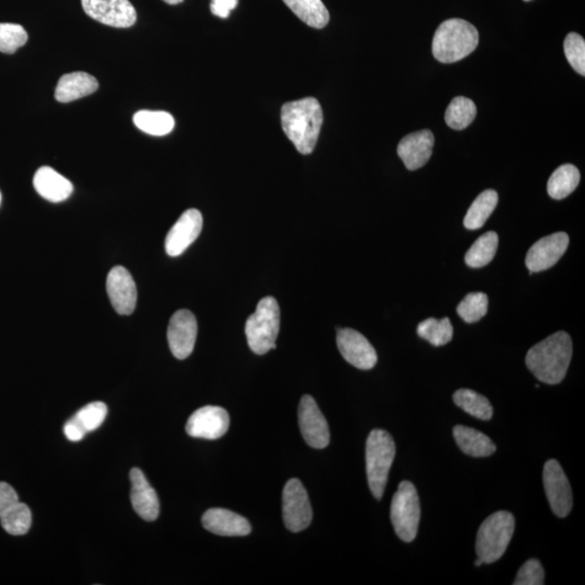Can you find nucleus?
Returning a JSON list of instances; mask_svg holds the SVG:
<instances>
[{
    "mask_svg": "<svg viewBox=\"0 0 585 585\" xmlns=\"http://www.w3.org/2000/svg\"><path fill=\"white\" fill-rule=\"evenodd\" d=\"M282 130L302 154H311L323 124V111L316 98L292 101L282 106Z\"/></svg>",
    "mask_w": 585,
    "mask_h": 585,
    "instance_id": "obj_1",
    "label": "nucleus"
},
{
    "mask_svg": "<svg viewBox=\"0 0 585 585\" xmlns=\"http://www.w3.org/2000/svg\"><path fill=\"white\" fill-rule=\"evenodd\" d=\"M572 357V340L566 332H557L528 351L526 364L540 382L560 384Z\"/></svg>",
    "mask_w": 585,
    "mask_h": 585,
    "instance_id": "obj_2",
    "label": "nucleus"
},
{
    "mask_svg": "<svg viewBox=\"0 0 585 585\" xmlns=\"http://www.w3.org/2000/svg\"><path fill=\"white\" fill-rule=\"evenodd\" d=\"M480 34L474 25L450 19L439 25L433 39V55L441 63H455L475 51Z\"/></svg>",
    "mask_w": 585,
    "mask_h": 585,
    "instance_id": "obj_3",
    "label": "nucleus"
},
{
    "mask_svg": "<svg viewBox=\"0 0 585 585\" xmlns=\"http://www.w3.org/2000/svg\"><path fill=\"white\" fill-rule=\"evenodd\" d=\"M396 455V445L390 433L374 429L366 440V475L372 494L377 500L382 498Z\"/></svg>",
    "mask_w": 585,
    "mask_h": 585,
    "instance_id": "obj_4",
    "label": "nucleus"
},
{
    "mask_svg": "<svg viewBox=\"0 0 585 585\" xmlns=\"http://www.w3.org/2000/svg\"><path fill=\"white\" fill-rule=\"evenodd\" d=\"M515 530V518L507 510H500L483 521L478 530L476 553L483 563L496 562L504 555Z\"/></svg>",
    "mask_w": 585,
    "mask_h": 585,
    "instance_id": "obj_5",
    "label": "nucleus"
},
{
    "mask_svg": "<svg viewBox=\"0 0 585 585\" xmlns=\"http://www.w3.org/2000/svg\"><path fill=\"white\" fill-rule=\"evenodd\" d=\"M280 331V307L274 297H265L258 302L256 311L249 316L246 334L249 348L256 355L267 354L275 348Z\"/></svg>",
    "mask_w": 585,
    "mask_h": 585,
    "instance_id": "obj_6",
    "label": "nucleus"
},
{
    "mask_svg": "<svg viewBox=\"0 0 585 585\" xmlns=\"http://www.w3.org/2000/svg\"><path fill=\"white\" fill-rule=\"evenodd\" d=\"M391 518L399 539L412 542L417 538L421 505L412 482L404 481L399 485L392 501Z\"/></svg>",
    "mask_w": 585,
    "mask_h": 585,
    "instance_id": "obj_7",
    "label": "nucleus"
},
{
    "mask_svg": "<svg viewBox=\"0 0 585 585\" xmlns=\"http://www.w3.org/2000/svg\"><path fill=\"white\" fill-rule=\"evenodd\" d=\"M284 519L292 533H301L310 526L312 508L308 493L301 481L292 478L284 490Z\"/></svg>",
    "mask_w": 585,
    "mask_h": 585,
    "instance_id": "obj_8",
    "label": "nucleus"
},
{
    "mask_svg": "<svg viewBox=\"0 0 585 585\" xmlns=\"http://www.w3.org/2000/svg\"><path fill=\"white\" fill-rule=\"evenodd\" d=\"M544 483L546 498L549 500L553 513L557 518H565L572 512V490L565 472L556 460L545 463Z\"/></svg>",
    "mask_w": 585,
    "mask_h": 585,
    "instance_id": "obj_9",
    "label": "nucleus"
},
{
    "mask_svg": "<svg viewBox=\"0 0 585 585\" xmlns=\"http://www.w3.org/2000/svg\"><path fill=\"white\" fill-rule=\"evenodd\" d=\"M82 4L90 18L113 28H130L137 21L130 0H82Z\"/></svg>",
    "mask_w": 585,
    "mask_h": 585,
    "instance_id": "obj_10",
    "label": "nucleus"
},
{
    "mask_svg": "<svg viewBox=\"0 0 585 585\" xmlns=\"http://www.w3.org/2000/svg\"><path fill=\"white\" fill-rule=\"evenodd\" d=\"M198 337V322L187 310L176 311L170 319L167 339L170 351L179 360L187 359L194 349Z\"/></svg>",
    "mask_w": 585,
    "mask_h": 585,
    "instance_id": "obj_11",
    "label": "nucleus"
},
{
    "mask_svg": "<svg viewBox=\"0 0 585 585\" xmlns=\"http://www.w3.org/2000/svg\"><path fill=\"white\" fill-rule=\"evenodd\" d=\"M300 428L308 446L324 449L329 444V429L326 418L315 399L310 395L302 398L299 409Z\"/></svg>",
    "mask_w": 585,
    "mask_h": 585,
    "instance_id": "obj_12",
    "label": "nucleus"
},
{
    "mask_svg": "<svg viewBox=\"0 0 585 585\" xmlns=\"http://www.w3.org/2000/svg\"><path fill=\"white\" fill-rule=\"evenodd\" d=\"M229 427L230 418L225 409L206 406L189 418L185 430L191 437L215 440L225 436Z\"/></svg>",
    "mask_w": 585,
    "mask_h": 585,
    "instance_id": "obj_13",
    "label": "nucleus"
},
{
    "mask_svg": "<svg viewBox=\"0 0 585 585\" xmlns=\"http://www.w3.org/2000/svg\"><path fill=\"white\" fill-rule=\"evenodd\" d=\"M338 347L343 358L360 370L374 369L377 354L368 339L353 328H342L338 333Z\"/></svg>",
    "mask_w": 585,
    "mask_h": 585,
    "instance_id": "obj_14",
    "label": "nucleus"
},
{
    "mask_svg": "<svg viewBox=\"0 0 585 585\" xmlns=\"http://www.w3.org/2000/svg\"><path fill=\"white\" fill-rule=\"evenodd\" d=\"M568 246L569 236L565 232L553 233L540 238L526 253V267L531 274L552 268L566 253Z\"/></svg>",
    "mask_w": 585,
    "mask_h": 585,
    "instance_id": "obj_15",
    "label": "nucleus"
},
{
    "mask_svg": "<svg viewBox=\"0 0 585 585\" xmlns=\"http://www.w3.org/2000/svg\"><path fill=\"white\" fill-rule=\"evenodd\" d=\"M106 291L117 313L129 316L134 312L137 305V286L129 270L122 266L112 268L106 279Z\"/></svg>",
    "mask_w": 585,
    "mask_h": 585,
    "instance_id": "obj_16",
    "label": "nucleus"
},
{
    "mask_svg": "<svg viewBox=\"0 0 585 585\" xmlns=\"http://www.w3.org/2000/svg\"><path fill=\"white\" fill-rule=\"evenodd\" d=\"M203 217L198 210L185 211L167 233L165 249L170 257H178L199 238Z\"/></svg>",
    "mask_w": 585,
    "mask_h": 585,
    "instance_id": "obj_17",
    "label": "nucleus"
},
{
    "mask_svg": "<svg viewBox=\"0 0 585 585\" xmlns=\"http://www.w3.org/2000/svg\"><path fill=\"white\" fill-rule=\"evenodd\" d=\"M435 137L428 130L412 132L399 142L397 152L409 170L427 165L433 154Z\"/></svg>",
    "mask_w": 585,
    "mask_h": 585,
    "instance_id": "obj_18",
    "label": "nucleus"
},
{
    "mask_svg": "<svg viewBox=\"0 0 585 585\" xmlns=\"http://www.w3.org/2000/svg\"><path fill=\"white\" fill-rule=\"evenodd\" d=\"M130 477L131 482L130 500L135 512L147 521L157 520L159 515V501L156 490L148 483L140 468H132Z\"/></svg>",
    "mask_w": 585,
    "mask_h": 585,
    "instance_id": "obj_19",
    "label": "nucleus"
},
{
    "mask_svg": "<svg viewBox=\"0 0 585 585\" xmlns=\"http://www.w3.org/2000/svg\"><path fill=\"white\" fill-rule=\"evenodd\" d=\"M202 524L210 533L222 536H244L252 526L243 516L225 508H211L203 515Z\"/></svg>",
    "mask_w": 585,
    "mask_h": 585,
    "instance_id": "obj_20",
    "label": "nucleus"
},
{
    "mask_svg": "<svg viewBox=\"0 0 585 585\" xmlns=\"http://www.w3.org/2000/svg\"><path fill=\"white\" fill-rule=\"evenodd\" d=\"M33 184L37 194L52 203H60V202L68 200L74 190L70 180L48 166L37 170Z\"/></svg>",
    "mask_w": 585,
    "mask_h": 585,
    "instance_id": "obj_21",
    "label": "nucleus"
},
{
    "mask_svg": "<svg viewBox=\"0 0 585 585\" xmlns=\"http://www.w3.org/2000/svg\"><path fill=\"white\" fill-rule=\"evenodd\" d=\"M98 87L97 79L88 73H68L58 81L55 97L58 103L68 104L87 97V95L94 94Z\"/></svg>",
    "mask_w": 585,
    "mask_h": 585,
    "instance_id": "obj_22",
    "label": "nucleus"
},
{
    "mask_svg": "<svg viewBox=\"0 0 585 585\" xmlns=\"http://www.w3.org/2000/svg\"><path fill=\"white\" fill-rule=\"evenodd\" d=\"M456 445L465 454L472 457H488L496 452L493 441L480 430L456 425L454 428Z\"/></svg>",
    "mask_w": 585,
    "mask_h": 585,
    "instance_id": "obj_23",
    "label": "nucleus"
},
{
    "mask_svg": "<svg viewBox=\"0 0 585 585\" xmlns=\"http://www.w3.org/2000/svg\"><path fill=\"white\" fill-rule=\"evenodd\" d=\"M292 14L313 29H323L328 23L329 14L322 0H284Z\"/></svg>",
    "mask_w": 585,
    "mask_h": 585,
    "instance_id": "obj_24",
    "label": "nucleus"
},
{
    "mask_svg": "<svg viewBox=\"0 0 585 585\" xmlns=\"http://www.w3.org/2000/svg\"><path fill=\"white\" fill-rule=\"evenodd\" d=\"M579 183V169L572 164L562 165L552 174L547 183V193L552 199L562 200L577 189Z\"/></svg>",
    "mask_w": 585,
    "mask_h": 585,
    "instance_id": "obj_25",
    "label": "nucleus"
},
{
    "mask_svg": "<svg viewBox=\"0 0 585 585\" xmlns=\"http://www.w3.org/2000/svg\"><path fill=\"white\" fill-rule=\"evenodd\" d=\"M499 195L494 190H486L477 196L474 203L464 218V226L468 230H477L485 225L488 218L496 210Z\"/></svg>",
    "mask_w": 585,
    "mask_h": 585,
    "instance_id": "obj_26",
    "label": "nucleus"
},
{
    "mask_svg": "<svg viewBox=\"0 0 585 585\" xmlns=\"http://www.w3.org/2000/svg\"><path fill=\"white\" fill-rule=\"evenodd\" d=\"M137 129L152 136H165L172 132L175 120L172 114L164 111H140L134 115Z\"/></svg>",
    "mask_w": 585,
    "mask_h": 585,
    "instance_id": "obj_27",
    "label": "nucleus"
},
{
    "mask_svg": "<svg viewBox=\"0 0 585 585\" xmlns=\"http://www.w3.org/2000/svg\"><path fill=\"white\" fill-rule=\"evenodd\" d=\"M499 237L494 231H489L478 238L465 255L468 267L482 268L492 262L496 256Z\"/></svg>",
    "mask_w": 585,
    "mask_h": 585,
    "instance_id": "obj_28",
    "label": "nucleus"
},
{
    "mask_svg": "<svg viewBox=\"0 0 585 585\" xmlns=\"http://www.w3.org/2000/svg\"><path fill=\"white\" fill-rule=\"evenodd\" d=\"M454 401L463 411L470 416L489 421L493 416V408L490 401L485 396L472 390L456 391L454 395Z\"/></svg>",
    "mask_w": 585,
    "mask_h": 585,
    "instance_id": "obj_29",
    "label": "nucleus"
},
{
    "mask_svg": "<svg viewBox=\"0 0 585 585\" xmlns=\"http://www.w3.org/2000/svg\"><path fill=\"white\" fill-rule=\"evenodd\" d=\"M476 114V104L471 99L456 97L446 109L445 120L450 129L463 130L474 122Z\"/></svg>",
    "mask_w": 585,
    "mask_h": 585,
    "instance_id": "obj_30",
    "label": "nucleus"
},
{
    "mask_svg": "<svg viewBox=\"0 0 585 585\" xmlns=\"http://www.w3.org/2000/svg\"><path fill=\"white\" fill-rule=\"evenodd\" d=\"M418 334L419 338L428 340L436 347H440V346L451 342L454 338V327H452L449 318H444L441 320L429 318L418 324Z\"/></svg>",
    "mask_w": 585,
    "mask_h": 585,
    "instance_id": "obj_31",
    "label": "nucleus"
},
{
    "mask_svg": "<svg viewBox=\"0 0 585 585\" xmlns=\"http://www.w3.org/2000/svg\"><path fill=\"white\" fill-rule=\"evenodd\" d=\"M108 416V407L100 401L87 404L74 416L70 421L86 435L99 428Z\"/></svg>",
    "mask_w": 585,
    "mask_h": 585,
    "instance_id": "obj_32",
    "label": "nucleus"
},
{
    "mask_svg": "<svg viewBox=\"0 0 585 585\" xmlns=\"http://www.w3.org/2000/svg\"><path fill=\"white\" fill-rule=\"evenodd\" d=\"M2 526L9 535L23 536L28 534L32 525V513L28 505L18 502L9 508L2 518Z\"/></svg>",
    "mask_w": 585,
    "mask_h": 585,
    "instance_id": "obj_33",
    "label": "nucleus"
},
{
    "mask_svg": "<svg viewBox=\"0 0 585 585\" xmlns=\"http://www.w3.org/2000/svg\"><path fill=\"white\" fill-rule=\"evenodd\" d=\"M488 296L485 292H470L457 306V313L467 323H475L487 315Z\"/></svg>",
    "mask_w": 585,
    "mask_h": 585,
    "instance_id": "obj_34",
    "label": "nucleus"
},
{
    "mask_svg": "<svg viewBox=\"0 0 585 585\" xmlns=\"http://www.w3.org/2000/svg\"><path fill=\"white\" fill-rule=\"evenodd\" d=\"M29 36L23 26L14 23H0V52L12 55L24 46Z\"/></svg>",
    "mask_w": 585,
    "mask_h": 585,
    "instance_id": "obj_35",
    "label": "nucleus"
},
{
    "mask_svg": "<svg viewBox=\"0 0 585 585\" xmlns=\"http://www.w3.org/2000/svg\"><path fill=\"white\" fill-rule=\"evenodd\" d=\"M563 50L569 65L580 76H585V41L581 35L569 33L563 42Z\"/></svg>",
    "mask_w": 585,
    "mask_h": 585,
    "instance_id": "obj_36",
    "label": "nucleus"
},
{
    "mask_svg": "<svg viewBox=\"0 0 585 585\" xmlns=\"http://www.w3.org/2000/svg\"><path fill=\"white\" fill-rule=\"evenodd\" d=\"M544 584V571L538 560H529L519 569L514 585Z\"/></svg>",
    "mask_w": 585,
    "mask_h": 585,
    "instance_id": "obj_37",
    "label": "nucleus"
},
{
    "mask_svg": "<svg viewBox=\"0 0 585 585\" xmlns=\"http://www.w3.org/2000/svg\"><path fill=\"white\" fill-rule=\"evenodd\" d=\"M19 502L18 493L6 482H0V518Z\"/></svg>",
    "mask_w": 585,
    "mask_h": 585,
    "instance_id": "obj_38",
    "label": "nucleus"
},
{
    "mask_svg": "<svg viewBox=\"0 0 585 585\" xmlns=\"http://www.w3.org/2000/svg\"><path fill=\"white\" fill-rule=\"evenodd\" d=\"M238 4V0H212L211 12L218 18L227 19Z\"/></svg>",
    "mask_w": 585,
    "mask_h": 585,
    "instance_id": "obj_39",
    "label": "nucleus"
},
{
    "mask_svg": "<svg viewBox=\"0 0 585 585\" xmlns=\"http://www.w3.org/2000/svg\"><path fill=\"white\" fill-rule=\"evenodd\" d=\"M65 435L66 437L73 441V443H78V441L83 440L85 434L79 429L76 424H73L70 419L65 425Z\"/></svg>",
    "mask_w": 585,
    "mask_h": 585,
    "instance_id": "obj_40",
    "label": "nucleus"
},
{
    "mask_svg": "<svg viewBox=\"0 0 585 585\" xmlns=\"http://www.w3.org/2000/svg\"><path fill=\"white\" fill-rule=\"evenodd\" d=\"M164 2L168 4H182L184 0H164Z\"/></svg>",
    "mask_w": 585,
    "mask_h": 585,
    "instance_id": "obj_41",
    "label": "nucleus"
},
{
    "mask_svg": "<svg viewBox=\"0 0 585 585\" xmlns=\"http://www.w3.org/2000/svg\"><path fill=\"white\" fill-rule=\"evenodd\" d=\"M482 562L478 558V560L475 562V566L476 567H481L482 565Z\"/></svg>",
    "mask_w": 585,
    "mask_h": 585,
    "instance_id": "obj_42",
    "label": "nucleus"
},
{
    "mask_svg": "<svg viewBox=\"0 0 585 585\" xmlns=\"http://www.w3.org/2000/svg\"><path fill=\"white\" fill-rule=\"evenodd\" d=\"M0 204H2V194H0Z\"/></svg>",
    "mask_w": 585,
    "mask_h": 585,
    "instance_id": "obj_43",
    "label": "nucleus"
},
{
    "mask_svg": "<svg viewBox=\"0 0 585 585\" xmlns=\"http://www.w3.org/2000/svg\"><path fill=\"white\" fill-rule=\"evenodd\" d=\"M525 2H530V0H525Z\"/></svg>",
    "mask_w": 585,
    "mask_h": 585,
    "instance_id": "obj_44",
    "label": "nucleus"
}]
</instances>
